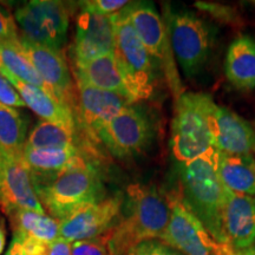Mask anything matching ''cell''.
<instances>
[{
  "label": "cell",
  "mask_w": 255,
  "mask_h": 255,
  "mask_svg": "<svg viewBox=\"0 0 255 255\" xmlns=\"http://www.w3.org/2000/svg\"><path fill=\"white\" fill-rule=\"evenodd\" d=\"M218 163L219 152L215 148L180 163V197L216 241L229 245L223 228L226 187L219 176Z\"/></svg>",
  "instance_id": "1"
},
{
  "label": "cell",
  "mask_w": 255,
  "mask_h": 255,
  "mask_svg": "<svg viewBox=\"0 0 255 255\" xmlns=\"http://www.w3.org/2000/svg\"><path fill=\"white\" fill-rule=\"evenodd\" d=\"M169 195L145 184H130L122 214L111 231L110 246L117 255H127L143 241L159 240L170 220Z\"/></svg>",
  "instance_id": "2"
},
{
  "label": "cell",
  "mask_w": 255,
  "mask_h": 255,
  "mask_svg": "<svg viewBox=\"0 0 255 255\" xmlns=\"http://www.w3.org/2000/svg\"><path fill=\"white\" fill-rule=\"evenodd\" d=\"M34 191L45 212L62 221L88 203L105 199L95 155L78 156L68 168L45 182L34 183Z\"/></svg>",
  "instance_id": "3"
},
{
  "label": "cell",
  "mask_w": 255,
  "mask_h": 255,
  "mask_svg": "<svg viewBox=\"0 0 255 255\" xmlns=\"http://www.w3.org/2000/svg\"><path fill=\"white\" fill-rule=\"evenodd\" d=\"M216 104L203 92H183L176 101L171 123V149L180 163L214 148L213 115Z\"/></svg>",
  "instance_id": "4"
},
{
  "label": "cell",
  "mask_w": 255,
  "mask_h": 255,
  "mask_svg": "<svg viewBox=\"0 0 255 255\" xmlns=\"http://www.w3.org/2000/svg\"><path fill=\"white\" fill-rule=\"evenodd\" d=\"M115 20V57L126 79L133 103L148 100L154 94L156 78L154 58L130 24L123 9L114 15Z\"/></svg>",
  "instance_id": "5"
},
{
  "label": "cell",
  "mask_w": 255,
  "mask_h": 255,
  "mask_svg": "<svg viewBox=\"0 0 255 255\" xmlns=\"http://www.w3.org/2000/svg\"><path fill=\"white\" fill-rule=\"evenodd\" d=\"M171 214L159 241L184 255H240L229 245L215 240L205 226L184 206L180 195L170 194Z\"/></svg>",
  "instance_id": "6"
},
{
  "label": "cell",
  "mask_w": 255,
  "mask_h": 255,
  "mask_svg": "<svg viewBox=\"0 0 255 255\" xmlns=\"http://www.w3.org/2000/svg\"><path fill=\"white\" fill-rule=\"evenodd\" d=\"M168 27L171 49L187 77H194L209 58L213 33L202 19L189 12L168 13Z\"/></svg>",
  "instance_id": "7"
},
{
  "label": "cell",
  "mask_w": 255,
  "mask_h": 255,
  "mask_svg": "<svg viewBox=\"0 0 255 255\" xmlns=\"http://www.w3.org/2000/svg\"><path fill=\"white\" fill-rule=\"evenodd\" d=\"M123 12L150 56L162 63L169 85L177 101L183 90L175 66L174 52L165 21L159 17L154 5L148 2H130L123 8Z\"/></svg>",
  "instance_id": "8"
},
{
  "label": "cell",
  "mask_w": 255,
  "mask_h": 255,
  "mask_svg": "<svg viewBox=\"0 0 255 255\" xmlns=\"http://www.w3.org/2000/svg\"><path fill=\"white\" fill-rule=\"evenodd\" d=\"M68 5L55 0H33L15 11V20L32 43L59 50L69 27Z\"/></svg>",
  "instance_id": "9"
},
{
  "label": "cell",
  "mask_w": 255,
  "mask_h": 255,
  "mask_svg": "<svg viewBox=\"0 0 255 255\" xmlns=\"http://www.w3.org/2000/svg\"><path fill=\"white\" fill-rule=\"evenodd\" d=\"M151 138L148 117L132 105L123 109L97 132V141L117 158H129L144 150Z\"/></svg>",
  "instance_id": "10"
},
{
  "label": "cell",
  "mask_w": 255,
  "mask_h": 255,
  "mask_svg": "<svg viewBox=\"0 0 255 255\" xmlns=\"http://www.w3.org/2000/svg\"><path fill=\"white\" fill-rule=\"evenodd\" d=\"M122 194L88 203L60 221L59 237L70 242L90 240L110 232L122 214Z\"/></svg>",
  "instance_id": "11"
},
{
  "label": "cell",
  "mask_w": 255,
  "mask_h": 255,
  "mask_svg": "<svg viewBox=\"0 0 255 255\" xmlns=\"http://www.w3.org/2000/svg\"><path fill=\"white\" fill-rule=\"evenodd\" d=\"M20 47L38 75L53 91L56 98L71 109L76 115L77 90H75L68 63L60 50L38 45L26 38L20 37Z\"/></svg>",
  "instance_id": "12"
},
{
  "label": "cell",
  "mask_w": 255,
  "mask_h": 255,
  "mask_svg": "<svg viewBox=\"0 0 255 255\" xmlns=\"http://www.w3.org/2000/svg\"><path fill=\"white\" fill-rule=\"evenodd\" d=\"M0 207L5 214L27 209L46 214L34 191L31 174L23 157L0 150Z\"/></svg>",
  "instance_id": "13"
},
{
  "label": "cell",
  "mask_w": 255,
  "mask_h": 255,
  "mask_svg": "<svg viewBox=\"0 0 255 255\" xmlns=\"http://www.w3.org/2000/svg\"><path fill=\"white\" fill-rule=\"evenodd\" d=\"M77 84L78 127L92 142L97 141V132L123 109L131 105L127 98L114 92L100 90L83 83Z\"/></svg>",
  "instance_id": "14"
},
{
  "label": "cell",
  "mask_w": 255,
  "mask_h": 255,
  "mask_svg": "<svg viewBox=\"0 0 255 255\" xmlns=\"http://www.w3.org/2000/svg\"><path fill=\"white\" fill-rule=\"evenodd\" d=\"M115 45L114 15L102 17L82 9L77 17L76 36L71 46L73 65L113 53Z\"/></svg>",
  "instance_id": "15"
},
{
  "label": "cell",
  "mask_w": 255,
  "mask_h": 255,
  "mask_svg": "<svg viewBox=\"0 0 255 255\" xmlns=\"http://www.w3.org/2000/svg\"><path fill=\"white\" fill-rule=\"evenodd\" d=\"M214 148L229 156H253L255 130L247 121L227 107L216 105L213 115Z\"/></svg>",
  "instance_id": "16"
},
{
  "label": "cell",
  "mask_w": 255,
  "mask_h": 255,
  "mask_svg": "<svg viewBox=\"0 0 255 255\" xmlns=\"http://www.w3.org/2000/svg\"><path fill=\"white\" fill-rule=\"evenodd\" d=\"M223 228L235 251L248 250L255 242V196L234 193L226 187Z\"/></svg>",
  "instance_id": "17"
},
{
  "label": "cell",
  "mask_w": 255,
  "mask_h": 255,
  "mask_svg": "<svg viewBox=\"0 0 255 255\" xmlns=\"http://www.w3.org/2000/svg\"><path fill=\"white\" fill-rule=\"evenodd\" d=\"M0 73L17 90L25 105L30 108L41 120L47 121V122L65 124V126H78L75 113L68 105L56 100L53 96L41 90L40 88L20 81L12 75L7 69H5V66L0 70Z\"/></svg>",
  "instance_id": "18"
},
{
  "label": "cell",
  "mask_w": 255,
  "mask_h": 255,
  "mask_svg": "<svg viewBox=\"0 0 255 255\" xmlns=\"http://www.w3.org/2000/svg\"><path fill=\"white\" fill-rule=\"evenodd\" d=\"M73 69L76 83H83L100 90L114 92L127 98L131 104L133 103L114 52L97 57L87 63L76 64Z\"/></svg>",
  "instance_id": "19"
},
{
  "label": "cell",
  "mask_w": 255,
  "mask_h": 255,
  "mask_svg": "<svg viewBox=\"0 0 255 255\" xmlns=\"http://www.w3.org/2000/svg\"><path fill=\"white\" fill-rule=\"evenodd\" d=\"M83 154L95 155V152L94 149H83L78 146L63 149H34L24 146L21 157L30 170L33 183L43 182L56 176Z\"/></svg>",
  "instance_id": "20"
},
{
  "label": "cell",
  "mask_w": 255,
  "mask_h": 255,
  "mask_svg": "<svg viewBox=\"0 0 255 255\" xmlns=\"http://www.w3.org/2000/svg\"><path fill=\"white\" fill-rule=\"evenodd\" d=\"M228 82L240 90L255 88V40L241 36L229 45L225 60Z\"/></svg>",
  "instance_id": "21"
},
{
  "label": "cell",
  "mask_w": 255,
  "mask_h": 255,
  "mask_svg": "<svg viewBox=\"0 0 255 255\" xmlns=\"http://www.w3.org/2000/svg\"><path fill=\"white\" fill-rule=\"evenodd\" d=\"M78 126H65V124L40 121L33 130L30 132L25 146L34 149H63L78 146V148H92L91 144L84 145L83 143H90L82 141L78 133Z\"/></svg>",
  "instance_id": "22"
},
{
  "label": "cell",
  "mask_w": 255,
  "mask_h": 255,
  "mask_svg": "<svg viewBox=\"0 0 255 255\" xmlns=\"http://www.w3.org/2000/svg\"><path fill=\"white\" fill-rule=\"evenodd\" d=\"M218 171L222 183L228 189L234 193L255 196V158L253 156H229L219 152Z\"/></svg>",
  "instance_id": "23"
},
{
  "label": "cell",
  "mask_w": 255,
  "mask_h": 255,
  "mask_svg": "<svg viewBox=\"0 0 255 255\" xmlns=\"http://www.w3.org/2000/svg\"><path fill=\"white\" fill-rule=\"evenodd\" d=\"M13 235H28L51 245L59 238L60 221L27 209H15L7 215Z\"/></svg>",
  "instance_id": "24"
},
{
  "label": "cell",
  "mask_w": 255,
  "mask_h": 255,
  "mask_svg": "<svg viewBox=\"0 0 255 255\" xmlns=\"http://www.w3.org/2000/svg\"><path fill=\"white\" fill-rule=\"evenodd\" d=\"M27 124L18 110L0 103V150L21 157L27 139Z\"/></svg>",
  "instance_id": "25"
},
{
  "label": "cell",
  "mask_w": 255,
  "mask_h": 255,
  "mask_svg": "<svg viewBox=\"0 0 255 255\" xmlns=\"http://www.w3.org/2000/svg\"><path fill=\"white\" fill-rule=\"evenodd\" d=\"M0 56H1L2 65L12 75L20 79V81L40 88L41 90H44L56 98L51 88L38 75L37 70L34 69V66L25 56L20 47V41H0Z\"/></svg>",
  "instance_id": "26"
},
{
  "label": "cell",
  "mask_w": 255,
  "mask_h": 255,
  "mask_svg": "<svg viewBox=\"0 0 255 255\" xmlns=\"http://www.w3.org/2000/svg\"><path fill=\"white\" fill-rule=\"evenodd\" d=\"M111 231L90 240L72 242L71 255H109Z\"/></svg>",
  "instance_id": "27"
},
{
  "label": "cell",
  "mask_w": 255,
  "mask_h": 255,
  "mask_svg": "<svg viewBox=\"0 0 255 255\" xmlns=\"http://www.w3.org/2000/svg\"><path fill=\"white\" fill-rule=\"evenodd\" d=\"M81 8L90 13L102 15V17H113L126 8L130 1L126 0H88L81 1Z\"/></svg>",
  "instance_id": "28"
},
{
  "label": "cell",
  "mask_w": 255,
  "mask_h": 255,
  "mask_svg": "<svg viewBox=\"0 0 255 255\" xmlns=\"http://www.w3.org/2000/svg\"><path fill=\"white\" fill-rule=\"evenodd\" d=\"M127 255H184L159 240L143 241Z\"/></svg>",
  "instance_id": "29"
},
{
  "label": "cell",
  "mask_w": 255,
  "mask_h": 255,
  "mask_svg": "<svg viewBox=\"0 0 255 255\" xmlns=\"http://www.w3.org/2000/svg\"><path fill=\"white\" fill-rule=\"evenodd\" d=\"M12 244L24 255H49L50 245L28 235H13Z\"/></svg>",
  "instance_id": "30"
},
{
  "label": "cell",
  "mask_w": 255,
  "mask_h": 255,
  "mask_svg": "<svg viewBox=\"0 0 255 255\" xmlns=\"http://www.w3.org/2000/svg\"><path fill=\"white\" fill-rule=\"evenodd\" d=\"M19 38L14 18L7 9L0 6V41H15Z\"/></svg>",
  "instance_id": "31"
},
{
  "label": "cell",
  "mask_w": 255,
  "mask_h": 255,
  "mask_svg": "<svg viewBox=\"0 0 255 255\" xmlns=\"http://www.w3.org/2000/svg\"><path fill=\"white\" fill-rule=\"evenodd\" d=\"M0 103L11 108L26 107L20 95L12 87L11 83L0 73Z\"/></svg>",
  "instance_id": "32"
},
{
  "label": "cell",
  "mask_w": 255,
  "mask_h": 255,
  "mask_svg": "<svg viewBox=\"0 0 255 255\" xmlns=\"http://www.w3.org/2000/svg\"><path fill=\"white\" fill-rule=\"evenodd\" d=\"M71 248L72 242L59 237L50 245L49 255H71Z\"/></svg>",
  "instance_id": "33"
},
{
  "label": "cell",
  "mask_w": 255,
  "mask_h": 255,
  "mask_svg": "<svg viewBox=\"0 0 255 255\" xmlns=\"http://www.w3.org/2000/svg\"><path fill=\"white\" fill-rule=\"evenodd\" d=\"M6 246V229L4 221L0 219V255L2 254V252L5 250Z\"/></svg>",
  "instance_id": "34"
},
{
  "label": "cell",
  "mask_w": 255,
  "mask_h": 255,
  "mask_svg": "<svg viewBox=\"0 0 255 255\" xmlns=\"http://www.w3.org/2000/svg\"><path fill=\"white\" fill-rule=\"evenodd\" d=\"M5 255H24V254L21 253V252L18 250V247L15 246V245H13V244H12V242H11V246H9L8 251L6 252Z\"/></svg>",
  "instance_id": "35"
},
{
  "label": "cell",
  "mask_w": 255,
  "mask_h": 255,
  "mask_svg": "<svg viewBox=\"0 0 255 255\" xmlns=\"http://www.w3.org/2000/svg\"><path fill=\"white\" fill-rule=\"evenodd\" d=\"M241 255H255V242L252 246L248 248V250L244 251V252H240Z\"/></svg>",
  "instance_id": "36"
},
{
  "label": "cell",
  "mask_w": 255,
  "mask_h": 255,
  "mask_svg": "<svg viewBox=\"0 0 255 255\" xmlns=\"http://www.w3.org/2000/svg\"><path fill=\"white\" fill-rule=\"evenodd\" d=\"M109 251H110V254L109 255H117L116 253H115V252H114V250H113V248H111V246H110V244H109Z\"/></svg>",
  "instance_id": "37"
},
{
  "label": "cell",
  "mask_w": 255,
  "mask_h": 255,
  "mask_svg": "<svg viewBox=\"0 0 255 255\" xmlns=\"http://www.w3.org/2000/svg\"><path fill=\"white\" fill-rule=\"evenodd\" d=\"M4 68V65H2V62H1V56H0V70Z\"/></svg>",
  "instance_id": "38"
},
{
  "label": "cell",
  "mask_w": 255,
  "mask_h": 255,
  "mask_svg": "<svg viewBox=\"0 0 255 255\" xmlns=\"http://www.w3.org/2000/svg\"><path fill=\"white\" fill-rule=\"evenodd\" d=\"M240 255H241V254H240Z\"/></svg>",
  "instance_id": "39"
}]
</instances>
